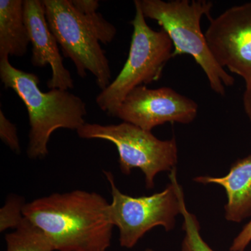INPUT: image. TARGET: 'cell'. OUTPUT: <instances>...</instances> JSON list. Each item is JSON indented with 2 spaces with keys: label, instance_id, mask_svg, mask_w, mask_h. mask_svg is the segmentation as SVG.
<instances>
[{
  "label": "cell",
  "instance_id": "5",
  "mask_svg": "<svg viewBox=\"0 0 251 251\" xmlns=\"http://www.w3.org/2000/svg\"><path fill=\"white\" fill-rule=\"evenodd\" d=\"M103 173L111 188L109 215L114 227L118 228L122 247L132 249L145 234L158 226L167 232L175 228L184 196L183 188L178 183L176 169L170 173L171 183L163 191L141 197H132L122 193L117 188L111 172Z\"/></svg>",
  "mask_w": 251,
  "mask_h": 251
},
{
  "label": "cell",
  "instance_id": "10",
  "mask_svg": "<svg viewBox=\"0 0 251 251\" xmlns=\"http://www.w3.org/2000/svg\"><path fill=\"white\" fill-rule=\"evenodd\" d=\"M25 23L31 44V62L34 67L50 65L52 77L47 82L49 89L68 90L74 88L70 72L64 67L58 43L46 21L45 7L41 0L23 1Z\"/></svg>",
  "mask_w": 251,
  "mask_h": 251
},
{
  "label": "cell",
  "instance_id": "1",
  "mask_svg": "<svg viewBox=\"0 0 251 251\" xmlns=\"http://www.w3.org/2000/svg\"><path fill=\"white\" fill-rule=\"evenodd\" d=\"M110 203L82 190L52 193L26 203L23 214L45 233L57 251H106L114 226Z\"/></svg>",
  "mask_w": 251,
  "mask_h": 251
},
{
  "label": "cell",
  "instance_id": "19",
  "mask_svg": "<svg viewBox=\"0 0 251 251\" xmlns=\"http://www.w3.org/2000/svg\"><path fill=\"white\" fill-rule=\"evenodd\" d=\"M71 3L75 11L82 15L97 12L99 7L97 0H71Z\"/></svg>",
  "mask_w": 251,
  "mask_h": 251
},
{
  "label": "cell",
  "instance_id": "12",
  "mask_svg": "<svg viewBox=\"0 0 251 251\" xmlns=\"http://www.w3.org/2000/svg\"><path fill=\"white\" fill-rule=\"evenodd\" d=\"M30 44L22 0L0 1V59L23 57Z\"/></svg>",
  "mask_w": 251,
  "mask_h": 251
},
{
  "label": "cell",
  "instance_id": "18",
  "mask_svg": "<svg viewBox=\"0 0 251 251\" xmlns=\"http://www.w3.org/2000/svg\"><path fill=\"white\" fill-rule=\"evenodd\" d=\"M251 242V219L244 226L229 247V251H245Z\"/></svg>",
  "mask_w": 251,
  "mask_h": 251
},
{
  "label": "cell",
  "instance_id": "11",
  "mask_svg": "<svg viewBox=\"0 0 251 251\" xmlns=\"http://www.w3.org/2000/svg\"><path fill=\"white\" fill-rule=\"evenodd\" d=\"M193 181L224 188L227 196L225 219L229 222L241 223L251 216V155L234 162L224 176H198Z\"/></svg>",
  "mask_w": 251,
  "mask_h": 251
},
{
  "label": "cell",
  "instance_id": "21",
  "mask_svg": "<svg viewBox=\"0 0 251 251\" xmlns=\"http://www.w3.org/2000/svg\"><path fill=\"white\" fill-rule=\"evenodd\" d=\"M145 251H155L154 250H153V249H147Z\"/></svg>",
  "mask_w": 251,
  "mask_h": 251
},
{
  "label": "cell",
  "instance_id": "6",
  "mask_svg": "<svg viewBox=\"0 0 251 251\" xmlns=\"http://www.w3.org/2000/svg\"><path fill=\"white\" fill-rule=\"evenodd\" d=\"M82 139L106 140L115 145L119 153L120 169L128 175L138 168L145 175L147 189H153L157 175L176 169L177 143L158 139L151 131L122 122L119 125H100L86 123L77 130Z\"/></svg>",
  "mask_w": 251,
  "mask_h": 251
},
{
  "label": "cell",
  "instance_id": "7",
  "mask_svg": "<svg viewBox=\"0 0 251 251\" xmlns=\"http://www.w3.org/2000/svg\"><path fill=\"white\" fill-rule=\"evenodd\" d=\"M50 29L66 57L72 59L79 76L93 74L103 90L111 83V70L99 41L86 27L71 0H42Z\"/></svg>",
  "mask_w": 251,
  "mask_h": 251
},
{
  "label": "cell",
  "instance_id": "15",
  "mask_svg": "<svg viewBox=\"0 0 251 251\" xmlns=\"http://www.w3.org/2000/svg\"><path fill=\"white\" fill-rule=\"evenodd\" d=\"M24 198L11 195L4 205L0 209V232L9 229H16L25 219L23 208L25 205Z\"/></svg>",
  "mask_w": 251,
  "mask_h": 251
},
{
  "label": "cell",
  "instance_id": "3",
  "mask_svg": "<svg viewBox=\"0 0 251 251\" xmlns=\"http://www.w3.org/2000/svg\"><path fill=\"white\" fill-rule=\"evenodd\" d=\"M145 18L156 21L166 31L174 46L173 57L189 54L205 74L211 90L225 96L226 87L234 84L233 76L227 74L213 57L201 29V19L208 18L214 4L207 0H139Z\"/></svg>",
  "mask_w": 251,
  "mask_h": 251
},
{
  "label": "cell",
  "instance_id": "9",
  "mask_svg": "<svg viewBox=\"0 0 251 251\" xmlns=\"http://www.w3.org/2000/svg\"><path fill=\"white\" fill-rule=\"evenodd\" d=\"M198 105L171 87L133 89L117 109L115 117L144 130L151 131L168 123L188 125L197 117Z\"/></svg>",
  "mask_w": 251,
  "mask_h": 251
},
{
  "label": "cell",
  "instance_id": "20",
  "mask_svg": "<svg viewBox=\"0 0 251 251\" xmlns=\"http://www.w3.org/2000/svg\"><path fill=\"white\" fill-rule=\"evenodd\" d=\"M244 110L251 122V83L246 85V90L243 97Z\"/></svg>",
  "mask_w": 251,
  "mask_h": 251
},
{
  "label": "cell",
  "instance_id": "13",
  "mask_svg": "<svg viewBox=\"0 0 251 251\" xmlns=\"http://www.w3.org/2000/svg\"><path fill=\"white\" fill-rule=\"evenodd\" d=\"M6 251H54L49 238L25 217L14 232L5 236Z\"/></svg>",
  "mask_w": 251,
  "mask_h": 251
},
{
  "label": "cell",
  "instance_id": "17",
  "mask_svg": "<svg viewBox=\"0 0 251 251\" xmlns=\"http://www.w3.org/2000/svg\"><path fill=\"white\" fill-rule=\"evenodd\" d=\"M0 138L14 153H21V148L17 134V128L6 118L0 110Z\"/></svg>",
  "mask_w": 251,
  "mask_h": 251
},
{
  "label": "cell",
  "instance_id": "8",
  "mask_svg": "<svg viewBox=\"0 0 251 251\" xmlns=\"http://www.w3.org/2000/svg\"><path fill=\"white\" fill-rule=\"evenodd\" d=\"M206 40L221 67L251 83V2L229 8L209 18Z\"/></svg>",
  "mask_w": 251,
  "mask_h": 251
},
{
  "label": "cell",
  "instance_id": "14",
  "mask_svg": "<svg viewBox=\"0 0 251 251\" xmlns=\"http://www.w3.org/2000/svg\"><path fill=\"white\" fill-rule=\"evenodd\" d=\"M181 215L184 219L182 229L185 234L181 242V251H215L203 239L201 224L195 214L188 210L184 196L181 199Z\"/></svg>",
  "mask_w": 251,
  "mask_h": 251
},
{
  "label": "cell",
  "instance_id": "4",
  "mask_svg": "<svg viewBox=\"0 0 251 251\" xmlns=\"http://www.w3.org/2000/svg\"><path fill=\"white\" fill-rule=\"evenodd\" d=\"M134 5L128 58L115 80L96 99L97 105L109 116L115 117L117 109L133 89L160 80L167 63L174 57V46L166 31L151 29L146 22L139 0H135Z\"/></svg>",
  "mask_w": 251,
  "mask_h": 251
},
{
  "label": "cell",
  "instance_id": "2",
  "mask_svg": "<svg viewBox=\"0 0 251 251\" xmlns=\"http://www.w3.org/2000/svg\"><path fill=\"white\" fill-rule=\"evenodd\" d=\"M0 78L5 88L11 89L23 100L29 115L30 130L27 156L31 159L49 154L51 135L58 128L77 130L86 123V104L68 90L39 89L35 74L13 67L9 58L0 59Z\"/></svg>",
  "mask_w": 251,
  "mask_h": 251
},
{
  "label": "cell",
  "instance_id": "16",
  "mask_svg": "<svg viewBox=\"0 0 251 251\" xmlns=\"http://www.w3.org/2000/svg\"><path fill=\"white\" fill-rule=\"evenodd\" d=\"M77 14L82 22L98 39L99 42L108 44L115 39L117 34L116 27L105 20L101 14L97 12L87 15L77 13Z\"/></svg>",
  "mask_w": 251,
  "mask_h": 251
}]
</instances>
